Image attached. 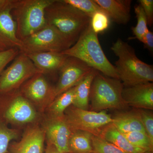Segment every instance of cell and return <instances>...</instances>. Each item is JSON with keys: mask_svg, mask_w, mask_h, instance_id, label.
Wrapping results in <instances>:
<instances>
[{"mask_svg": "<svg viewBox=\"0 0 153 153\" xmlns=\"http://www.w3.org/2000/svg\"><path fill=\"white\" fill-rule=\"evenodd\" d=\"M97 35L92 30L90 23L76 42L61 53L82 60L105 76L119 79L114 66L110 62L102 48Z\"/></svg>", "mask_w": 153, "mask_h": 153, "instance_id": "1", "label": "cell"}, {"mask_svg": "<svg viewBox=\"0 0 153 153\" xmlns=\"http://www.w3.org/2000/svg\"><path fill=\"white\" fill-rule=\"evenodd\" d=\"M111 49L118 57L114 67L124 86L153 82L152 65L139 59L131 46L118 38Z\"/></svg>", "mask_w": 153, "mask_h": 153, "instance_id": "2", "label": "cell"}, {"mask_svg": "<svg viewBox=\"0 0 153 153\" xmlns=\"http://www.w3.org/2000/svg\"><path fill=\"white\" fill-rule=\"evenodd\" d=\"M47 25L54 27L72 45L86 29L91 19L63 0H55L45 10Z\"/></svg>", "mask_w": 153, "mask_h": 153, "instance_id": "3", "label": "cell"}, {"mask_svg": "<svg viewBox=\"0 0 153 153\" xmlns=\"http://www.w3.org/2000/svg\"><path fill=\"white\" fill-rule=\"evenodd\" d=\"M55 0H16L12 14L17 36L22 41L47 25L45 10Z\"/></svg>", "mask_w": 153, "mask_h": 153, "instance_id": "4", "label": "cell"}, {"mask_svg": "<svg viewBox=\"0 0 153 153\" xmlns=\"http://www.w3.org/2000/svg\"><path fill=\"white\" fill-rule=\"evenodd\" d=\"M123 87L119 79L105 76L97 71L91 87V111L98 112L125 108L128 105L122 96Z\"/></svg>", "mask_w": 153, "mask_h": 153, "instance_id": "5", "label": "cell"}, {"mask_svg": "<svg viewBox=\"0 0 153 153\" xmlns=\"http://www.w3.org/2000/svg\"><path fill=\"white\" fill-rule=\"evenodd\" d=\"M21 41L20 51L26 54L46 52L61 53L72 46L58 30L48 25Z\"/></svg>", "mask_w": 153, "mask_h": 153, "instance_id": "6", "label": "cell"}, {"mask_svg": "<svg viewBox=\"0 0 153 153\" xmlns=\"http://www.w3.org/2000/svg\"><path fill=\"white\" fill-rule=\"evenodd\" d=\"M38 73L42 72L27 55L20 52L0 76V93H7L17 90Z\"/></svg>", "mask_w": 153, "mask_h": 153, "instance_id": "7", "label": "cell"}, {"mask_svg": "<svg viewBox=\"0 0 153 153\" xmlns=\"http://www.w3.org/2000/svg\"><path fill=\"white\" fill-rule=\"evenodd\" d=\"M64 118L72 131H84L99 136L105 126L112 123L111 116L105 111H97L68 107L64 112Z\"/></svg>", "mask_w": 153, "mask_h": 153, "instance_id": "8", "label": "cell"}, {"mask_svg": "<svg viewBox=\"0 0 153 153\" xmlns=\"http://www.w3.org/2000/svg\"><path fill=\"white\" fill-rule=\"evenodd\" d=\"M92 69L82 60L68 56L59 70L60 78L54 87L55 98L76 86Z\"/></svg>", "mask_w": 153, "mask_h": 153, "instance_id": "9", "label": "cell"}, {"mask_svg": "<svg viewBox=\"0 0 153 153\" xmlns=\"http://www.w3.org/2000/svg\"><path fill=\"white\" fill-rule=\"evenodd\" d=\"M16 0H0V46L6 49H21L17 36L16 24L12 14Z\"/></svg>", "mask_w": 153, "mask_h": 153, "instance_id": "10", "label": "cell"}, {"mask_svg": "<svg viewBox=\"0 0 153 153\" xmlns=\"http://www.w3.org/2000/svg\"><path fill=\"white\" fill-rule=\"evenodd\" d=\"M21 93L38 105L50 104L55 98L54 87L50 85L42 73L36 74L24 83Z\"/></svg>", "mask_w": 153, "mask_h": 153, "instance_id": "11", "label": "cell"}, {"mask_svg": "<svg viewBox=\"0 0 153 153\" xmlns=\"http://www.w3.org/2000/svg\"><path fill=\"white\" fill-rule=\"evenodd\" d=\"M47 143L62 153H69L68 142L72 131L64 117H51L45 123L44 129Z\"/></svg>", "mask_w": 153, "mask_h": 153, "instance_id": "12", "label": "cell"}, {"mask_svg": "<svg viewBox=\"0 0 153 153\" xmlns=\"http://www.w3.org/2000/svg\"><path fill=\"white\" fill-rule=\"evenodd\" d=\"M5 119L11 123L24 124L33 122L37 113L30 100L21 93L14 95L4 113Z\"/></svg>", "mask_w": 153, "mask_h": 153, "instance_id": "13", "label": "cell"}, {"mask_svg": "<svg viewBox=\"0 0 153 153\" xmlns=\"http://www.w3.org/2000/svg\"><path fill=\"white\" fill-rule=\"evenodd\" d=\"M122 96L128 106H132L137 109L153 110L152 82L140 83L127 87L124 86Z\"/></svg>", "mask_w": 153, "mask_h": 153, "instance_id": "14", "label": "cell"}, {"mask_svg": "<svg viewBox=\"0 0 153 153\" xmlns=\"http://www.w3.org/2000/svg\"><path fill=\"white\" fill-rule=\"evenodd\" d=\"M45 134L38 126L28 128L21 140L10 147V153H43Z\"/></svg>", "mask_w": 153, "mask_h": 153, "instance_id": "15", "label": "cell"}, {"mask_svg": "<svg viewBox=\"0 0 153 153\" xmlns=\"http://www.w3.org/2000/svg\"><path fill=\"white\" fill-rule=\"evenodd\" d=\"M110 19L120 25H126L131 18V0H94Z\"/></svg>", "mask_w": 153, "mask_h": 153, "instance_id": "16", "label": "cell"}, {"mask_svg": "<svg viewBox=\"0 0 153 153\" xmlns=\"http://www.w3.org/2000/svg\"><path fill=\"white\" fill-rule=\"evenodd\" d=\"M43 73L59 71L68 57L60 52H46L26 54Z\"/></svg>", "mask_w": 153, "mask_h": 153, "instance_id": "17", "label": "cell"}, {"mask_svg": "<svg viewBox=\"0 0 153 153\" xmlns=\"http://www.w3.org/2000/svg\"><path fill=\"white\" fill-rule=\"evenodd\" d=\"M112 118L113 125L121 133L126 134L135 131L146 133L137 110L117 114Z\"/></svg>", "mask_w": 153, "mask_h": 153, "instance_id": "18", "label": "cell"}, {"mask_svg": "<svg viewBox=\"0 0 153 153\" xmlns=\"http://www.w3.org/2000/svg\"><path fill=\"white\" fill-rule=\"evenodd\" d=\"M99 136L127 153H143L146 152L133 146L123 134L119 131L112 123L105 126L101 130Z\"/></svg>", "mask_w": 153, "mask_h": 153, "instance_id": "19", "label": "cell"}, {"mask_svg": "<svg viewBox=\"0 0 153 153\" xmlns=\"http://www.w3.org/2000/svg\"><path fill=\"white\" fill-rule=\"evenodd\" d=\"M97 71L92 69L74 87L73 106L77 108L88 110L89 107L91 87Z\"/></svg>", "mask_w": 153, "mask_h": 153, "instance_id": "20", "label": "cell"}, {"mask_svg": "<svg viewBox=\"0 0 153 153\" xmlns=\"http://www.w3.org/2000/svg\"><path fill=\"white\" fill-rule=\"evenodd\" d=\"M92 134L84 131L72 132L68 142L69 153H93Z\"/></svg>", "mask_w": 153, "mask_h": 153, "instance_id": "21", "label": "cell"}, {"mask_svg": "<svg viewBox=\"0 0 153 153\" xmlns=\"http://www.w3.org/2000/svg\"><path fill=\"white\" fill-rule=\"evenodd\" d=\"M74 87L58 95L50 103L49 110L51 117H64L65 111L73 104Z\"/></svg>", "mask_w": 153, "mask_h": 153, "instance_id": "22", "label": "cell"}, {"mask_svg": "<svg viewBox=\"0 0 153 153\" xmlns=\"http://www.w3.org/2000/svg\"><path fill=\"white\" fill-rule=\"evenodd\" d=\"M129 142L133 146L146 151H153V143L146 133L135 131L123 134Z\"/></svg>", "mask_w": 153, "mask_h": 153, "instance_id": "23", "label": "cell"}, {"mask_svg": "<svg viewBox=\"0 0 153 153\" xmlns=\"http://www.w3.org/2000/svg\"><path fill=\"white\" fill-rule=\"evenodd\" d=\"M65 2L71 5L87 16L91 18L94 14L99 11L105 12L94 0H63Z\"/></svg>", "mask_w": 153, "mask_h": 153, "instance_id": "24", "label": "cell"}, {"mask_svg": "<svg viewBox=\"0 0 153 153\" xmlns=\"http://www.w3.org/2000/svg\"><path fill=\"white\" fill-rule=\"evenodd\" d=\"M134 12L136 16L137 24L136 27L132 28V30L135 38L141 41L148 29L147 21L144 11L140 4L135 6Z\"/></svg>", "mask_w": 153, "mask_h": 153, "instance_id": "25", "label": "cell"}, {"mask_svg": "<svg viewBox=\"0 0 153 153\" xmlns=\"http://www.w3.org/2000/svg\"><path fill=\"white\" fill-rule=\"evenodd\" d=\"M91 141L93 153H128L107 141L99 136L93 135Z\"/></svg>", "mask_w": 153, "mask_h": 153, "instance_id": "26", "label": "cell"}, {"mask_svg": "<svg viewBox=\"0 0 153 153\" xmlns=\"http://www.w3.org/2000/svg\"><path fill=\"white\" fill-rule=\"evenodd\" d=\"M18 132L0 122V153H7L11 141L18 137Z\"/></svg>", "mask_w": 153, "mask_h": 153, "instance_id": "27", "label": "cell"}, {"mask_svg": "<svg viewBox=\"0 0 153 153\" xmlns=\"http://www.w3.org/2000/svg\"><path fill=\"white\" fill-rule=\"evenodd\" d=\"M91 25L96 34L104 32L109 26L110 18L106 13L102 11L97 12L91 18Z\"/></svg>", "mask_w": 153, "mask_h": 153, "instance_id": "28", "label": "cell"}, {"mask_svg": "<svg viewBox=\"0 0 153 153\" xmlns=\"http://www.w3.org/2000/svg\"><path fill=\"white\" fill-rule=\"evenodd\" d=\"M146 133L153 143V114L152 110L137 109Z\"/></svg>", "mask_w": 153, "mask_h": 153, "instance_id": "29", "label": "cell"}, {"mask_svg": "<svg viewBox=\"0 0 153 153\" xmlns=\"http://www.w3.org/2000/svg\"><path fill=\"white\" fill-rule=\"evenodd\" d=\"M20 52L18 48H10L0 51V76L5 67L13 60Z\"/></svg>", "mask_w": 153, "mask_h": 153, "instance_id": "30", "label": "cell"}, {"mask_svg": "<svg viewBox=\"0 0 153 153\" xmlns=\"http://www.w3.org/2000/svg\"><path fill=\"white\" fill-rule=\"evenodd\" d=\"M138 2L144 11L146 17L148 25L151 27L153 23V0H140Z\"/></svg>", "mask_w": 153, "mask_h": 153, "instance_id": "31", "label": "cell"}, {"mask_svg": "<svg viewBox=\"0 0 153 153\" xmlns=\"http://www.w3.org/2000/svg\"><path fill=\"white\" fill-rule=\"evenodd\" d=\"M141 42L144 44L145 47L150 52H153V33L148 29L143 37Z\"/></svg>", "mask_w": 153, "mask_h": 153, "instance_id": "32", "label": "cell"}, {"mask_svg": "<svg viewBox=\"0 0 153 153\" xmlns=\"http://www.w3.org/2000/svg\"><path fill=\"white\" fill-rule=\"evenodd\" d=\"M45 153H62L59 152L57 149H56L52 145L48 144L47 145V149H46Z\"/></svg>", "mask_w": 153, "mask_h": 153, "instance_id": "33", "label": "cell"}, {"mask_svg": "<svg viewBox=\"0 0 153 153\" xmlns=\"http://www.w3.org/2000/svg\"><path fill=\"white\" fill-rule=\"evenodd\" d=\"M143 153H153V152H152V151H146V152H145Z\"/></svg>", "mask_w": 153, "mask_h": 153, "instance_id": "34", "label": "cell"}, {"mask_svg": "<svg viewBox=\"0 0 153 153\" xmlns=\"http://www.w3.org/2000/svg\"><path fill=\"white\" fill-rule=\"evenodd\" d=\"M5 49H4V48H2V47H0V51H2V50H5Z\"/></svg>", "mask_w": 153, "mask_h": 153, "instance_id": "35", "label": "cell"}, {"mask_svg": "<svg viewBox=\"0 0 153 153\" xmlns=\"http://www.w3.org/2000/svg\"><path fill=\"white\" fill-rule=\"evenodd\" d=\"M0 47H2V48H4V47H2L1 46H0ZM4 49H5V48H4Z\"/></svg>", "mask_w": 153, "mask_h": 153, "instance_id": "36", "label": "cell"}]
</instances>
